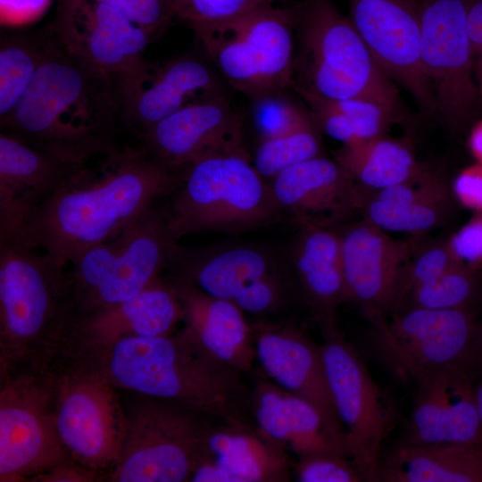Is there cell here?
<instances>
[{"mask_svg":"<svg viewBox=\"0 0 482 482\" xmlns=\"http://www.w3.org/2000/svg\"><path fill=\"white\" fill-rule=\"evenodd\" d=\"M295 25V6L273 4L194 33L226 83L253 101L292 89Z\"/></svg>","mask_w":482,"mask_h":482,"instance_id":"obj_7","label":"cell"},{"mask_svg":"<svg viewBox=\"0 0 482 482\" xmlns=\"http://www.w3.org/2000/svg\"><path fill=\"white\" fill-rule=\"evenodd\" d=\"M293 475L300 482H360L364 478L349 458L320 454L296 460Z\"/></svg>","mask_w":482,"mask_h":482,"instance_id":"obj_40","label":"cell"},{"mask_svg":"<svg viewBox=\"0 0 482 482\" xmlns=\"http://www.w3.org/2000/svg\"><path fill=\"white\" fill-rule=\"evenodd\" d=\"M458 263L461 262L452 253L447 240L425 245L411 243L408 256L398 275L392 314L402 308L405 299L413 289Z\"/></svg>","mask_w":482,"mask_h":482,"instance_id":"obj_37","label":"cell"},{"mask_svg":"<svg viewBox=\"0 0 482 482\" xmlns=\"http://www.w3.org/2000/svg\"><path fill=\"white\" fill-rule=\"evenodd\" d=\"M479 293L477 270L458 263L413 289L398 312L411 307L438 310L470 308Z\"/></svg>","mask_w":482,"mask_h":482,"instance_id":"obj_36","label":"cell"},{"mask_svg":"<svg viewBox=\"0 0 482 482\" xmlns=\"http://www.w3.org/2000/svg\"><path fill=\"white\" fill-rule=\"evenodd\" d=\"M182 177V170L164 165L143 145L119 146L36 209L15 238L66 266L151 212Z\"/></svg>","mask_w":482,"mask_h":482,"instance_id":"obj_1","label":"cell"},{"mask_svg":"<svg viewBox=\"0 0 482 482\" xmlns=\"http://www.w3.org/2000/svg\"><path fill=\"white\" fill-rule=\"evenodd\" d=\"M173 193L162 212L176 241L200 232L240 234L276 223L283 214L245 149L185 167Z\"/></svg>","mask_w":482,"mask_h":482,"instance_id":"obj_5","label":"cell"},{"mask_svg":"<svg viewBox=\"0 0 482 482\" xmlns=\"http://www.w3.org/2000/svg\"><path fill=\"white\" fill-rule=\"evenodd\" d=\"M116 9L154 38L173 20L175 0H97Z\"/></svg>","mask_w":482,"mask_h":482,"instance_id":"obj_41","label":"cell"},{"mask_svg":"<svg viewBox=\"0 0 482 482\" xmlns=\"http://www.w3.org/2000/svg\"><path fill=\"white\" fill-rule=\"evenodd\" d=\"M447 243L460 262L474 270L482 267V212L474 213Z\"/></svg>","mask_w":482,"mask_h":482,"instance_id":"obj_42","label":"cell"},{"mask_svg":"<svg viewBox=\"0 0 482 482\" xmlns=\"http://www.w3.org/2000/svg\"><path fill=\"white\" fill-rule=\"evenodd\" d=\"M295 461L254 424L214 421L191 482H287Z\"/></svg>","mask_w":482,"mask_h":482,"instance_id":"obj_25","label":"cell"},{"mask_svg":"<svg viewBox=\"0 0 482 482\" xmlns=\"http://www.w3.org/2000/svg\"><path fill=\"white\" fill-rule=\"evenodd\" d=\"M121 77L70 54L47 29L42 62L1 132L69 161L87 163L119 146Z\"/></svg>","mask_w":482,"mask_h":482,"instance_id":"obj_2","label":"cell"},{"mask_svg":"<svg viewBox=\"0 0 482 482\" xmlns=\"http://www.w3.org/2000/svg\"><path fill=\"white\" fill-rule=\"evenodd\" d=\"M455 201L474 213L482 212V164L462 169L451 184Z\"/></svg>","mask_w":482,"mask_h":482,"instance_id":"obj_43","label":"cell"},{"mask_svg":"<svg viewBox=\"0 0 482 482\" xmlns=\"http://www.w3.org/2000/svg\"><path fill=\"white\" fill-rule=\"evenodd\" d=\"M277 0H175L173 19L188 25L193 31L237 20Z\"/></svg>","mask_w":482,"mask_h":482,"instance_id":"obj_38","label":"cell"},{"mask_svg":"<svg viewBox=\"0 0 482 482\" xmlns=\"http://www.w3.org/2000/svg\"><path fill=\"white\" fill-rule=\"evenodd\" d=\"M290 260L300 295L321 324L326 336L337 332V310L345 302L338 230L299 226Z\"/></svg>","mask_w":482,"mask_h":482,"instance_id":"obj_28","label":"cell"},{"mask_svg":"<svg viewBox=\"0 0 482 482\" xmlns=\"http://www.w3.org/2000/svg\"><path fill=\"white\" fill-rule=\"evenodd\" d=\"M104 378L78 369L52 379L60 439L68 454L95 469L117 463L127 425Z\"/></svg>","mask_w":482,"mask_h":482,"instance_id":"obj_14","label":"cell"},{"mask_svg":"<svg viewBox=\"0 0 482 482\" xmlns=\"http://www.w3.org/2000/svg\"><path fill=\"white\" fill-rule=\"evenodd\" d=\"M185 309L186 328L213 356L243 374L257 362L252 323L234 303L210 295L187 279L174 282Z\"/></svg>","mask_w":482,"mask_h":482,"instance_id":"obj_27","label":"cell"},{"mask_svg":"<svg viewBox=\"0 0 482 482\" xmlns=\"http://www.w3.org/2000/svg\"><path fill=\"white\" fill-rule=\"evenodd\" d=\"M119 249L100 284L73 309L77 321L113 307L159 278L179 248L162 211L153 210L118 235Z\"/></svg>","mask_w":482,"mask_h":482,"instance_id":"obj_21","label":"cell"},{"mask_svg":"<svg viewBox=\"0 0 482 482\" xmlns=\"http://www.w3.org/2000/svg\"><path fill=\"white\" fill-rule=\"evenodd\" d=\"M121 77L124 126L139 137L154 124L189 105L225 96V80L204 60L183 54L145 59Z\"/></svg>","mask_w":482,"mask_h":482,"instance_id":"obj_16","label":"cell"},{"mask_svg":"<svg viewBox=\"0 0 482 482\" xmlns=\"http://www.w3.org/2000/svg\"><path fill=\"white\" fill-rule=\"evenodd\" d=\"M276 92L259 97L252 102V119L260 140L286 135L297 129L312 117L295 101Z\"/></svg>","mask_w":482,"mask_h":482,"instance_id":"obj_39","label":"cell"},{"mask_svg":"<svg viewBox=\"0 0 482 482\" xmlns=\"http://www.w3.org/2000/svg\"><path fill=\"white\" fill-rule=\"evenodd\" d=\"M112 340L107 368L120 386L178 403L216 421L253 423L245 374L210 353L187 328Z\"/></svg>","mask_w":482,"mask_h":482,"instance_id":"obj_3","label":"cell"},{"mask_svg":"<svg viewBox=\"0 0 482 482\" xmlns=\"http://www.w3.org/2000/svg\"><path fill=\"white\" fill-rule=\"evenodd\" d=\"M320 349L350 458L364 481L377 482L382 445L395 422L392 403L357 351L338 332L326 336Z\"/></svg>","mask_w":482,"mask_h":482,"instance_id":"obj_12","label":"cell"},{"mask_svg":"<svg viewBox=\"0 0 482 482\" xmlns=\"http://www.w3.org/2000/svg\"><path fill=\"white\" fill-rule=\"evenodd\" d=\"M476 356L477 362H482V322L478 323L477 337H476Z\"/></svg>","mask_w":482,"mask_h":482,"instance_id":"obj_48","label":"cell"},{"mask_svg":"<svg viewBox=\"0 0 482 482\" xmlns=\"http://www.w3.org/2000/svg\"><path fill=\"white\" fill-rule=\"evenodd\" d=\"M349 20L379 68L427 112H436L420 59L419 0H348Z\"/></svg>","mask_w":482,"mask_h":482,"instance_id":"obj_15","label":"cell"},{"mask_svg":"<svg viewBox=\"0 0 482 482\" xmlns=\"http://www.w3.org/2000/svg\"><path fill=\"white\" fill-rule=\"evenodd\" d=\"M126 425L112 480L189 481L216 420L178 403L156 399Z\"/></svg>","mask_w":482,"mask_h":482,"instance_id":"obj_9","label":"cell"},{"mask_svg":"<svg viewBox=\"0 0 482 482\" xmlns=\"http://www.w3.org/2000/svg\"><path fill=\"white\" fill-rule=\"evenodd\" d=\"M334 159L368 192L403 183L423 170L405 141L386 134L360 143L343 145Z\"/></svg>","mask_w":482,"mask_h":482,"instance_id":"obj_32","label":"cell"},{"mask_svg":"<svg viewBox=\"0 0 482 482\" xmlns=\"http://www.w3.org/2000/svg\"><path fill=\"white\" fill-rule=\"evenodd\" d=\"M467 33L470 45L474 77L482 107V0H469Z\"/></svg>","mask_w":482,"mask_h":482,"instance_id":"obj_44","label":"cell"},{"mask_svg":"<svg viewBox=\"0 0 482 482\" xmlns=\"http://www.w3.org/2000/svg\"><path fill=\"white\" fill-rule=\"evenodd\" d=\"M50 0H0L1 23L21 25L37 19Z\"/></svg>","mask_w":482,"mask_h":482,"instance_id":"obj_45","label":"cell"},{"mask_svg":"<svg viewBox=\"0 0 482 482\" xmlns=\"http://www.w3.org/2000/svg\"><path fill=\"white\" fill-rule=\"evenodd\" d=\"M47 29L4 36L0 43V120L22 99L42 62Z\"/></svg>","mask_w":482,"mask_h":482,"instance_id":"obj_34","label":"cell"},{"mask_svg":"<svg viewBox=\"0 0 482 482\" xmlns=\"http://www.w3.org/2000/svg\"><path fill=\"white\" fill-rule=\"evenodd\" d=\"M72 320L71 271L20 239L0 238V328L4 357L18 361L46 348Z\"/></svg>","mask_w":482,"mask_h":482,"instance_id":"obj_6","label":"cell"},{"mask_svg":"<svg viewBox=\"0 0 482 482\" xmlns=\"http://www.w3.org/2000/svg\"><path fill=\"white\" fill-rule=\"evenodd\" d=\"M475 395L479 420V445L482 448V379L475 386Z\"/></svg>","mask_w":482,"mask_h":482,"instance_id":"obj_47","label":"cell"},{"mask_svg":"<svg viewBox=\"0 0 482 482\" xmlns=\"http://www.w3.org/2000/svg\"><path fill=\"white\" fill-rule=\"evenodd\" d=\"M295 10L292 89L331 99H367L401 112L395 83L332 0H304Z\"/></svg>","mask_w":482,"mask_h":482,"instance_id":"obj_4","label":"cell"},{"mask_svg":"<svg viewBox=\"0 0 482 482\" xmlns=\"http://www.w3.org/2000/svg\"><path fill=\"white\" fill-rule=\"evenodd\" d=\"M420 59L436 112L455 131L476 121L482 109L467 33L469 0H420Z\"/></svg>","mask_w":482,"mask_h":482,"instance_id":"obj_11","label":"cell"},{"mask_svg":"<svg viewBox=\"0 0 482 482\" xmlns=\"http://www.w3.org/2000/svg\"><path fill=\"white\" fill-rule=\"evenodd\" d=\"M341 227L345 302L357 305L370 322L391 315L411 243L391 237L363 217Z\"/></svg>","mask_w":482,"mask_h":482,"instance_id":"obj_18","label":"cell"},{"mask_svg":"<svg viewBox=\"0 0 482 482\" xmlns=\"http://www.w3.org/2000/svg\"><path fill=\"white\" fill-rule=\"evenodd\" d=\"M306 104L320 131L343 145L363 142L386 134L402 112L362 98L331 99L293 89Z\"/></svg>","mask_w":482,"mask_h":482,"instance_id":"obj_33","label":"cell"},{"mask_svg":"<svg viewBox=\"0 0 482 482\" xmlns=\"http://www.w3.org/2000/svg\"><path fill=\"white\" fill-rule=\"evenodd\" d=\"M140 138L159 162L182 170L207 156L244 150L243 116L227 95L220 96L170 114Z\"/></svg>","mask_w":482,"mask_h":482,"instance_id":"obj_20","label":"cell"},{"mask_svg":"<svg viewBox=\"0 0 482 482\" xmlns=\"http://www.w3.org/2000/svg\"><path fill=\"white\" fill-rule=\"evenodd\" d=\"M377 482H482V448L475 444H402L381 454Z\"/></svg>","mask_w":482,"mask_h":482,"instance_id":"obj_31","label":"cell"},{"mask_svg":"<svg viewBox=\"0 0 482 482\" xmlns=\"http://www.w3.org/2000/svg\"><path fill=\"white\" fill-rule=\"evenodd\" d=\"M468 147L476 162L482 164V119L473 123L468 138Z\"/></svg>","mask_w":482,"mask_h":482,"instance_id":"obj_46","label":"cell"},{"mask_svg":"<svg viewBox=\"0 0 482 482\" xmlns=\"http://www.w3.org/2000/svg\"><path fill=\"white\" fill-rule=\"evenodd\" d=\"M87 167L1 132L0 238L18 237L30 214Z\"/></svg>","mask_w":482,"mask_h":482,"instance_id":"obj_22","label":"cell"},{"mask_svg":"<svg viewBox=\"0 0 482 482\" xmlns=\"http://www.w3.org/2000/svg\"><path fill=\"white\" fill-rule=\"evenodd\" d=\"M412 383L415 395L403 444L479 445V420L470 369L448 367L425 373Z\"/></svg>","mask_w":482,"mask_h":482,"instance_id":"obj_24","label":"cell"},{"mask_svg":"<svg viewBox=\"0 0 482 482\" xmlns=\"http://www.w3.org/2000/svg\"><path fill=\"white\" fill-rule=\"evenodd\" d=\"M270 187L282 212L298 226L331 229L362 212L368 194L335 159L323 155L284 170Z\"/></svg>","mask_w":482,"mask_h":482,"instance_id":"obj_23","label":"cell"},{"mask_svg":"<svg viewBox=\"0 0 482 482\" xmlns=\"http://www.w3.org/2000/svg\"><path fill=\"white\" fill-rule=\"evenodd\" d=\"M82 62L120 76L135 71L154 39L112 6L97 0H58L49 27Z\"/></svg>","mask_w":482,"mask_h":482,"instance_id":"obj_17","label":"cell"},{"mask_svg":"<svg viewBox=\"0 0 482 482\" xmlns=\"http://www.w3.org/2000/svg\"><path fill=\"white\" fill-rule=\"evenodd\" d=\"M320 129L311 118L293 131L260 140L252 162L262 179L271 180L284 170L321 154Z\"/></svg>","mask_w":482,"mask_h":482,"instance_id":"obj_35","label":"cell"},{"mask_svg":"<svg viewBox=\"0 0 482 482\" xmlns=\"http://www.w3.org/2000/svg\"><path fill=\"white\" fill-rule=\"evenodd\" d=\"M180 261L179 277L253 316L277 315L300 295L292 267L272 250L259 245H219Z\"/></svg>","mask_w":482,"mask_h":482,"instance_id":"obj_10","label":"cell"},{"mask_svg":"<svg viewBox=\"0 0 482 482\" xmlns=\"http://www.w3.org/2000/svg\"><path fill=\"white\" fill-rule=\"evenodd\" d=\"M185 320V309L174 283L160 278L133 297L77 322V327L100 340L123 336L162 337L174 333Z\"/></svg>","mask_w":482,"mask_h":482,"instance_id":"obj_30","label":"cell"},{"mask_svg":"<svg viewBox=\"0 0 482 482\" xmlns=\"http://www.w3.org/2000/svg\"><path fill=\"white\" fill-rule=\"evenodd\" d=\"M251 411L255 427L296 460L320 454L350 458L345 441L332 431L314 405L262 372L253 375Z\"/></svg>","mask_w":482,"mask_h":482,"instance_id":"obj_26","label":"cell"},{"mask_svg":"<svg viewBox=\"0 0 482 482\" xmlns=\"http://www.w3.org/2000/svg\"><path fill=\"white\" fill-rule=\"evenodd\" d=\"M453 201L446 178L425 167L403 183L368 192L361 213L385 231L420 234L448 218Z\"/></svg>","mask_w":482,"mask_h":482,"instance_id":"obj_29","label":"cell"},{"mask_svg":"<svg viewBox=\"0 0 482 482\" xmlns=\"http://www.w3.org/2000/svg\"><path fill=\"white\" fill-rule=\"evenodd\" d=\"M67 454L56 428L52 379H10L1 391V480L53 469Z\"/></svg>","mask_w":482,"mask_h":482,"instance_id":"obj_13","label":"cell"},{"mask_svg":"<svg viewBox=\"0 0 482 482\" xmlns=\"http://www.w3.org/2000/svg\"><path fill=\"white\" fill-rule=\"evenodd\" d=\"M252 325L260 371L280 387L314 405L332 431L346 443L326 376L320 345L312 343L288 320H260Z\"/></svg>","mask_w":482,"mask_h":482,"instance_id":"obj_19","label":"cell"},{"mask_svg":"<svg viewBox=\"0 0 482 482\" xmlns=\"http://www.w3.org/2000/svg\"><path fill=\"white\" fill-rule=\"evenodd\" d=\"M371 324L369 352L402 380L453 366L470 369L477 362L478 322L470 308L411 307Z\"/></svg>","mask_w":482,"mask_h":482,"instance_id":"obj_8","label":"cell"}]
</instances>
